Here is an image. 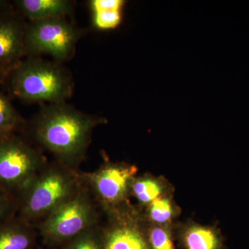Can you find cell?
<instances>
[{"label": "cell", "instance_id": "5b68a950", "mask_svg": "<svg viewBox=\"0 0 249 249\" xmlns=\"http://www.w3.org/2000/svg\"><path fill=\"white\" fill-rule=\"evenodd\" d=\"M44 164L36 149L16 134L0 138V188L12 194L30 182Z\"/></svg>", "mask_w": 249, "mask_h": 249}, {"label": "cell", "instance_id": "e0dca14e", "mask_svg": "<svg viewBox=\"0 0 249 249\" xmlns=\"http://www.w3.org/2000/svg\"><path fill=\"white\" fill-rule=\"evenodd\" d=\"M92 14L93 25L99 30L115 29L122 22L123 11L121 10L97 11Z\"/></svg>", "mask_w": 249, "mask_h": 249}, {"label": "cell", "instance_id": "8992f818", "mask_svg": "<svg viewBox=\"0 0 249 249\" xmlns=\"http://www.w3.org/2000/svg\"><path fill=\"white\" fill-rule=\"evenodd\" d=\"M95 213L88 198L75 194L46 217L41 232L46 240L54 243L73 240L89 230Z\"/></svg>", "mask_w": 249, "mask_h": 249}, {"label": "cell", "instance_id": "8fae6325", "mask_svg": "<svg viewBox=\"0 0 249 249\" xmlns=\"http://www.w3.org/2000/svg\"><path fill=\"white\" fill-rule=\"evenodd\" d=\"M178 237L183 249H226L224 237L215 227L188 222L178 229Z\"/></svg>", "mask_w": 249, "mask_h": 249}, {"label": "cell", "instance_id": "ac0fdd59", "mask_svg": "<svg viewBox=\"0 0 249 249\" xmlns=\"http://www.w3.org/2000/svg\"><path fill=\"white\" fill-rule=\"evenodd\" d=\"M64 249H103L102 238L89 229L71 240Z\"/></svg>", "mask_w": 249, "mask_h": 249}, {"label": "cell", "instance_id": "6da1fadb", "mask_svg": "<svg viewBox=\"0 0 249 249\" xmlns=\"http://www.w3.org/2000/svg\"><path fill=\"white\" fill-rule=\"evenodd\" d=\"M106 119L88 115L66 103L42 106L31 124V132L41 145L65 163L85 155L93 128Z\"/></svg>", "mask_w": 249, "mask_h": 249}, {"label": "cell", "instance_id": "ba28073f", "mask_svg": "<svg viewBox=\"0 0 249 249\" xmlns=\"http://www.w3.org/2000/svg\"><path fill=\"white\" fill-rule=\"evenodd\" d=\"M137 173L134 165L109 163L90 175V181L103 202L115 207L122 204L130 193Z\"/></svg>", "mask_w": 249, "mask_h": 249}, {"label": "cell", "instance_id": "ffe728a7", "mask_svg": "<svg viewBox=\"0 0 249 249\" xmlns=\"http://www.w3.org/2000/svg\"><path fill=\"white\" fill-rule=\"evenodd\" d=\"M12 207L11 194L0 188V223L6 221Z\"/></svg>", "mask_w": 249, "mask_h": 249}, {"label": "cell", "instance_id": "52a82bcc", "mask_svg": "<svg viewBox=\"0 0 249 249\" xmlns=\"http://www.w3.org/2000/svg\"><path fill=\"white\" fill-rule=\"evenodd\" d=\"M26 25L13 3L0 1V76L4 81L25 56Z\"/></svg>", "mask_w": 249, "mask_h": 249}, {"label": "cell", "instance_id": "4fadbf2b", "mask_svg": "<svg viewBox=\"0 0 249 249\" xmlns=\"http://www.w3.org/2000/svg\"><path fill=\"white\" fill-rule=\"evenodd\" d=\"M145 208V219L150 225L173 227L174 221L180 213L179 208L173 200L172 194L158 198Z\"/></svg>", "mask_w": 249, "mask_h": 249}, {"label": "cell", "instance_id": "d6986e66", "mask_svg": "<svg viewBox=\"0 0 249 249\" xmlns=\"http://www.w3.org/2000/svg\"><path fill=\"white\" fill-rule=\"evenodd\" d=\"M90 7L93 12L110 10L124 9L125 1L124 0H92L89 3Z\"/></svg>", "mask_w": 249, "mask_h": 249}, {"label": "cell", "instance_id": "2e32d148", "mask_svg": "<svg viewBox=\"0 0 249 249\" xmlns=\"http://www.w3.org/2000/svg\"><path fill=\"white\" fill-rule=\"evenodd\" d=\"M147 238L152 249H175L173 227L146 226Z\"/></svg>", "mask_w": 249, "mask_h": 249}, {"label": "cell", "instance_id": "30bf717a", "mask_svg": "<svg viewBox=\"0 0 249 249\" xmlns=\"http://www.w3.org/2000/svg\"><path fill=\"white\" fill-rule=\"evenodd\" d=\"M14 9L24 19L42 20L67 18L73 14L74 3L68 0H16Z\"/></svg>", "mask_w": 249, "mask_h": 249}, {"label": "cell", "instance_id": "44dd1931", "mask_svg": "<svg viewBox=\"0 0 249 249\" xmlns=\"http://www.w3.org/2000/svg\"><path fill=\"white\" fill-rule=\"evenodd\" d=\"M3 82H4V80L3 79L2 77L0 76V83H3Z\"/></svg>", "mask_w": 249, "mask_h": 249}, {"label": "cell", "instance_id": "9a60e30c", "mask_svg": "<svg viewBox=\"0 0 249 249\" xmlns=\"http://www.w3.org/2000/svg\"><path fill=\"white\" fill-rule=\"evenodd\" d=\"M22 124L19 113L7 96L0 92V138L14 135Z\"/></svg>", "mask_w": 249, "mask_h": 249}, {"label": "cell", "instance_id": "7a4b0ae2", "mask_svg": "<svg viewBox=\"0 0 249 249\" xmlns=\"http://www.w3.org/2000/svg\"><path fill=\"white\" fill-rule=\"evenodd\" d=\"M6 80L11 94L27 103H66L74 88L66 69L38 57L22 60Z\"/></svg>", "mask_w": 249, "mask_h": 249}, {"label": "cell", "instance_id": "5bb4252c", "mask_svg": "<svg viewBox=\"0 0 249 249\" xmlns=\"http://www.w3.org/2000/svg\"><path fill=\"white\" fill-rule=\"evenodd\" d=\"M32 244V234L25 223H0V249H29Z\"/></svg>", "mask_w": 249, "mask_h": 249}, {"label": "cell", "instance_id": "7c38bea8", "mask_svg": "<svg viewBox=\"0 0 249 249\" xmlns=\"http://www.w3.org/2000/svg\"><path fill=\"white\" fill-rule=\"evenodd\" d=\"M130 193L139 204L145 207L158 198L172 194V188L161 177L144 175L134 178Z\"/></svg>", "mask_w": 249, "mask_h": 249}, {"label": "cell", "instance_id": "3957f363", "mask_svg": "<svg viewBox=\"0 0 249 249\" xmlns=\"http://www.w3.org/2000/svg\"><path fill=\"white\" fill-rule=\"evenodd\" d=\"M76 185L73 176L64 170H51L36 175L19 192L20 221L47 217L76 194Z\"/></svg>", "mask_w": 249, "mask_h": 249}, {"label": "cell", "instance_id": "277c9868", "mask_svg": "<svg viewBox=\"0 0 249 249\" xmlns=\"http://www.w3.org/2000/svg\"><path fill=\"white\" fill-rule=\"evenodd\" d=\"M83 31L67 18L30 21L26 25L25 56L49 55L61 63L71 58Z\"/></svg>", "mask_w": 249, "mask_h": 249}, {"label": "cell", "instance_id": "9c48e42d", "mask_svg": "<svg viewBox=\"0 0 249 249\" xmlns=\"http://www.w3.org/2000/svg\"><path fill=\"white\" fill-rule=\"evenodd\" d=\"M103 249H152L146 226L136 217H119L102 237Z\"/></svg>", "mask_w": 249, "mask_h": 249}]
</instances>
